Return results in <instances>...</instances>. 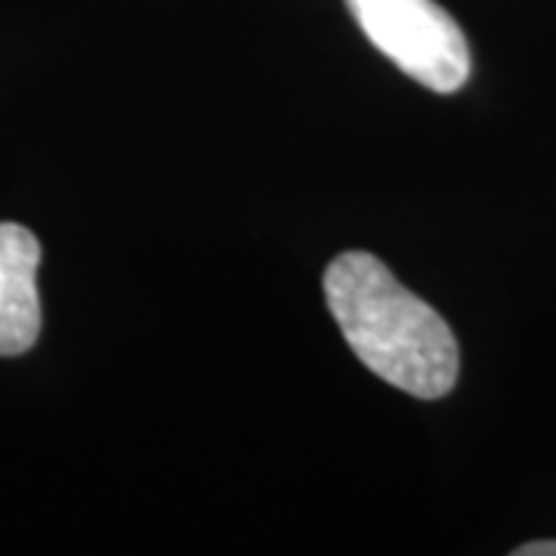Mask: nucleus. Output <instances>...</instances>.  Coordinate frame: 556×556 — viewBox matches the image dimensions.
<instances>
[{"mask_svg": "<svg viewBox=\"0 0 556 556\" xmlns=\"http://www.w3.org/2000/svg\"><path fill=\"white\" fill-rule=\"evenodd\" d=\"M325 300L358 362L417 399H442L457 380V340L437 309L402 288L368 251H346L325 269Z\"/></svg>", "mask_w": 556, "mask_h": 556, "instance_id": "f257e3e1", "label": "nucleus"}, {"mask_svg": "<svg viewBox=\"0 0 556 556\" xmlns=\"http://www.w3.org/2000/svg\"><path fill=\"white\" fill-rule=\"evenodd\" d=\"M365 38L417 84L455 93L470 78L467 38L437 0H346Z\"/></svg>", "mask_w": 556, "mask_h": 556, "instance_id": "f03ea898", "label": "nucleus"}, {"mask_svg": "<svg viewBox=\"0 0 556 556\" xmlns=\"http://www.w3.org/2000/svg\"><path fill=\"white\" fill-rule=\"evenodd\" d=\"M40 241L20 223H0V356H22L40 334Z\"/></svg>", "mask_w": 556, "mask_h": 556, "instance_id": "7ed1b4c3", "label": "nucleus"}, {"mask_svg": "<svg viewBox=\"0 0 556 556\" xmlns=\"http://www.w3.org/2000/svg\"><path fill=\"white\" fill-rule=\"evenodd\" d=\"M517 556H556V541H532L514 551Z\"/></svg>", "mask_w": 556, "mask_h": 556, "instance_id": "20e7f679", "label": "nucleus"}]
</instances>
